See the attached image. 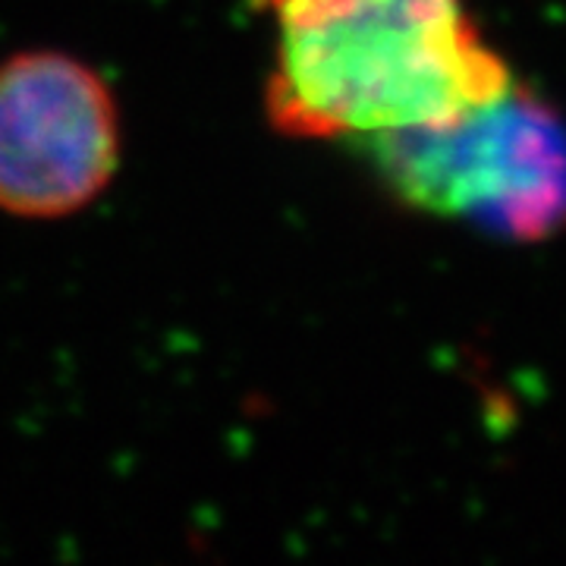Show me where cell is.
<instances>
[{"instance_id":"obj_3","label":"cell","mask_w":566,"mask_h":566,"mask_svg":"<svg viewBox=\"0 0 566 566\" xmlns=\"http://www.w3.org/2000/svg\"><path fill=\"white\" fill-rule=\"evenodd\" d=\"M111 85L61 51L0 63V211L61 221L95 202L120 167Z\"/></svg>"},{"instance_id":"obj_1","label":"cell","mask_w":566,"mask_h":566,"mask_svg":"<svg viewBox=\"0 0 566 566\" xmlns=\"http://www.w3.org/2000/svg\"><path fill=\"white\" fill-rule=\"evenodd\" d=\"M274 20L268 123L290 139H381L447 126L516 80L465 0H264Z\"/></svg>"},{"instance_id":"obj_2","label":"cell","mask_w":566,"mask_h":566,"mask_svg":"<svg viewBox=\"0 0 566 566\" xmlns=\"http://www.w3.org/2000/svg\"><path fill=\"white\" fill-rule=\"evenodd\" d=\"M375 161L406 205L506 240L566 223V126L526 88L463 120L375 139Z\"/></svg>"}]
</instances>
